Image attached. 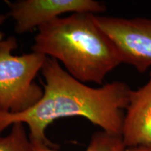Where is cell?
I'll return each instance as SVG.
<instances>
[{
  "instance_id": "obj_1",
  "label": "cell",
  "mask_w": 151,
  "mask_h": 151,
  "mask_svg": "<svg viewBox=\"0 0 151 151\" xmlns=\"http://www.w3.org/2000/svg\"><path fill=\"white\" fill-rule=\"evenodd\" d=\"M45 83L41 99L19 113L0 111V135L14 123H23L32 143L53 147L46 135L56 120L83 117L103 131L121 135L132 89L123 81H113L99 88L87 86L71 76L59 62L47 57L41 71Z\"/></svg>"
},
{
  "instance_id": "obj_2",
  "label": "cell",
  "mask_w": 151,
  "mask_h": 151,
  "mask_svg": "<svg viewBox=\"0 0 151 151\" xmlns=\"http://www.w3.org/2000/svg\"><path fill=\"white\" fill-rule=\"evenodd\" d=\"M94 15L75 13L58 18L38 29L32 52L62 63L82 83L102 85L109 73L122 64L121 57Z\"/></svg>"
},
{
  "instance_id": "obj_3",
  "label": "cell",
  "mask_w": 151,
  "mask_h": 151,
  "mask_svg": "<svg viewBox=\"0 0 151 151\" xmlns=\"http://www.w3.org/2000/svg\"><path fill=\"white\" fill-rule=\"evenodd\" d=\"M16 37L0 43V111L19 113L35 106L41 99L43 88L35 81L47 57L32 52L14 55Z\"/></svg>"
},
{
  "instance_id": "obj_4",
  "label": "cell",
  "mask_w": 151,
  "mask_h": 151,
  "mask_svg": "<svg viewBox=\"0 0 151 151\" xmlns=\"http://www.w3.org/2000/svg\"><path fill=\"white\" fill-rule=\"evenodd\" d=\"M94 19L114 43L122 63L132 66L140 73L151 67V19L96 14Z\"/></svg>"
},
{
  "instance_id": "obj_5",
  "label": "cell",
  "mask_w": 151,
  "mask_h": 151,
  "mask_svg": "<svg viewBox=\"0 0 151 151\" xmlns=\"http://www.w3.org/2000/svg\"><path fill=\"white\" fill-rule=\"evenodd\" d=\"M15 30L24 34L41 27L66 13L97 14L106 10L103 3L94 0H19L5 1Z\"/></svg>"
},
{
  "instance_id": "obj_6",
  "label": "cell",
  "mask_w": 151,
  "mask_h": 151,
  "mask_svg": "<svg viewBox=\"0 0 151 151\" xmlns=\"http://www.w3.org/2000/svg\"><path fill=\"white\" fill-rule=\"evenodd\" d=\"M121 136L127 148H151V70L146 83L132 90Z\"/></svg>"
},
{
  "instance_id": "obj_7",
  "label": "cell",
  "mask_w": 151,
  "mask_h": 151,
  "mask_svg": "<svg viewBox=\"0 0 151 151\" xmlns=\"http://www.w3.org/2000/svg\"><path fill=\"white\" fill-rule=\"evenodd\" d=\"M35 151H60L40 143H32ZM122 136L103 131L94 132L86 151H126Z\"/></svg>"
},
{
  "instance_id": "obj_8",
  "label": "cell",
  "mask_w": 151,
  "mask_h": 151,
  "mask_svg": "<svg viewBox=\"0 0 151 151\" xmlns=\"http://www.w3.org/2000/svg\"><path fill=\"white\" fill-rule=\"evenodd\" d=\"M0 151H35L23 123H14L7 135H0Z\"/></svg>"
},
{
  "instance_id": "obj_9",
  "label": "cell",
  "mask_w": 151,
  "mask_h": 151,
  "mask_svg": "<svg viewBox=\"0 0 151 151\" xmlns=\"http://www.w3.org/2000/svg\"><path fill=\"white\" fill-rule=\"evenodd\" d=\"M8 16H9L8 15L2 14L0 13V25H1L3 22H4V21L6 20L7 17ZM4 37H5V35L1 31V30H0V43H1V41L4 39Z\"/></svg>"
},
{
  "instance_id": "obj_10",
  "label": "cell",
  "mask_w": 151,
  "mask_h": 151,
  "mask_svg": "<svg viewBox=\"0 0 151 151\" xmlns=\"http://www.w3.org/2000/svg\"><path fill=\"white\" fill-rule=\"evenodd\" d=\"M126 151H151V148L147 147H132V148H127Z\"/></svg>"
}]
</instances>
